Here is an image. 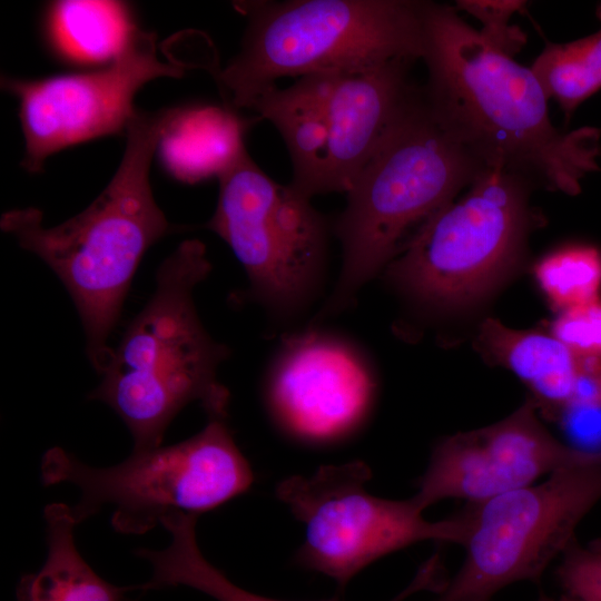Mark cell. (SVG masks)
<instances>
[{
  "mask_svg": "<svg viewBox=\"0 0 601 601\" xmlns=\"http://www.w3.org/2000/svg\"><path fill=\"white\" fill-rule=\"evenodd\" d=\"M239 52L213 75L225 105L249 109L284 77L354 71L422 55L421 1H237Z\"/></svg>",
  "mask_w": 601,
  "mask_h": 601,
  "instance_id": "cell-5",
  "label": "cell"
},
{
  "mask_svg": "<svg viewBox=\"0 0 601 601\" xmlns=\"http://www.w3.org/2000/svg\"><path fill=\"white\" fill-rule=\"evenodd\" d=\"M539 601H581V600L569 597V595L562 597L560 599H553V598L543 595L539 599Z\"/></svg>",
  "mask_w": 601,
  "mask_h": 601,
  "instance_id": "cell-26",
  "label": "cell"
},
{
  "mask_svg": "<svg viewBox=\"0 0 601 601\" xmlns=\"http://www.w3.org/2000/svg\"><path fill=\"white\" fill-rule=\"evenodd\" d=\"M476 344L489 359L512 371L531 390L539 411L559 417L570 408L583 355L552 334L510 328L494 318L481 324Z\"/></svg>",
  "mask_w": 601,
  "mask_h": 601,
  "instance_id": "cell-15",
  "label": "cell"
},
{
  "mask_svg": "<svg viewBox=\"0 0 601 601\" xmlns=\"http://www.w3.org/2000/svg\"><path fill=\"white\" fill-rule=\"evenodd\" d=\"M533 185L486 167L439 210L381 273L415 307L444 312L485 295L519 259L534 219Z\"/></svg>",
  "mask_w": 601,
  "mask_h": 601,
  "instance_id": "cell-8",
  "label": "cell"
},
{
  "mask_svg": "<svg viewBox=\"0 0 601 601\" xmlns=\"http://www.w3.org/2000/svg\"><path fill=\"white\" fill-rule=\"evenodd\" d=\"M250 124L226 105L170 110L158 142L159 156L181 183L219 178L247 155L244 136Z\"/></svg>",
  "mask_w": 601,
  "mask_h": 601,
  "instance_id": "cell-17",
  "label": "cell"
},
{
  "mask_svg": "<svg viewBox=\"0 0 601 601\" xmlns=\"http://www.w3.org/2000/svg\"><path fill=\"white\" fill-rule=\"evenodd\" d=\"M538 414L535 402L528 398L492 425L442 439L412 496L418 508L424 511L447 499L482 503L588 462L599 453L560 442Z\"/></svg>",
  "mask_w": 601,
  "mask_h": 601,
  "instance_id": "cell-13",
  "label": "cell"
},
{
  "mask_svg": "<svg viewBox=\"0 0 601 601\" xmlns=\"http://www.w3.org/2000/svg\"><path fill=\"white\" fill-rule=\"evenodd\" d=\"M48 31L53 47L67 60L100 63L121 55L137 29L122 2L61 0L50 6Z\"/></svg>",
  "mask_w": 601,
  "mask_h": 601,
  "instance_id": "cell-20",
  "label": "cell"
},
{
  "mask_svg": "<svg viewBox=\"0 0 601 601\" xmlns=\"http://www.w3.org/2000/svg\"><path fill=\"white\" fill-rule=\"evenodd\" d=\"M485 168L435 116L421 89L346 193L332 225L341 268L309 323L351 308L363 287Z\"/></svg>",
  "mask_w": 601,
  "mask_h": 601,
  "instance_id": "cell-3",
  "label": "cell"
},
{
  "mask_svg": "<svg viewBox=\"0 0 601 601\" xmlns=\"http://www.w3.org/2000/svg\"><path fill=\"white\" fill-rule=\"evenodd\" d=\"M551 334L580 355L601 357V298L560 312Z\"/></svg>",
  "mask_w": 601,
  "mask_h": 601,
  "instance_id": "cell-25",
  "label": "cell"
},
{
  "mask_svg": "<svg viewBox=\"0 0 601 601\" xmlns=\"http://www.w3.org/2000/svg\"><path fill=\"white\" fill-rule=\"evenodd\" d=\"M190 65L162 61L154 33L137 30L126 50L104 69L40 80L6 78L19 100L26 140L22 165L39 171L52 154L75 144L127 129L138 90L159 77H181Z\"/></svg>",
  "mask_w": 601,
  "mask_h": 601,
  "instance_id": "cell-12",
  "label": "cell"
},
{
  "mask_svg": "<svg viewBox=\"0 0 601 601\" xmlns=\"http://www.w3.org/2000/svg\"><path fill=\"white\" fill-rule=\"evenodd\" d=\"M370 467L361 461L323 465L313 475L280 481L276 496L305 528L294 561L333 579L339 590L376 560L423 541L463 544L464 511L428 521L413 497L372 495Z\"/></svg>",
  "mask_w": 601,
  "mask_h": 601,
  "instance_id": "cell-10",
  "label": "cell"
},
{
  "mask_svg": "<svg viewBox=\"0 0 601 601\" xmlns=\"http://www.w3.org/2000/svg\"><path fill=\"white\" fill-rule=\"evenodd\" d=\"M48 554L37 573L21 578L18 601H126V588L101 579L80 555L73 538L78 524L71 506L52 503L45 509Z\"/></svg>",
  "mask_w": 601,
  "mask_h": 601,
  "instance_id": "cell-19",
  "label": "cell"
},
{
  "mask_svg": "<svg viewBox=\"0 0 601 601\" xmlns=\"http://www.w3.org/2000/svg\"><path fill=\"white\" fill-rule=\"evenodd\" d=\"M555 577L569 597L601 601V549L574 539L561 555Z\"/></svg>",
  "mask_w": 601,
  "mask_h": 601,
  "instance_id": "cell-24",
  "label": "cell"
},
{
  "mask_svg": "<svg viewBox=\"0 0 601 601\" xmlns=\"http://www.w3.org/2000/svg\"><path fill=\"white\" fill-rule=\"evenodd\" d=\"M534 277L560 312L589 303L599 298L601 253L589 245L562 247L536 263Z\"/></svg>",
  "mask_w": 601,
  "mask_h": 601,
  "instance_id": "cell-22",
  "label": "cell"
},
{
  "mask_svg": "<svg viewBox=\"0 0 601 601\" xmlns=\"http://www.w3.org/2000/svg\"><path fill=\"white\" fill-rule=\"evenodd\" d=\"M592 544L595 545V546H598V548H601V540H600V541H597V542H593Z\"/></svg>",
  "mask_w": 601,
  "mask_h": 601,
  "instance_id": "cell-27",
  "label": "cell"
},
{
  "mask_svg": "<svg viewBox=\"0 0 601 601\" xmlns=\"http://www.w3.org/2000/svg\"><path fill=\"white\" fill-rule=\"evenodd\" d=\"M376 393V374L364 348L321 324L282 334L263 382L274 424L288 437L315 446L357 433Z\"/></svg>",
  "mask_w": 601,
  "mask_h": 601,
  "instance_id": "cell-11",
  "label": "cell"
},
{
  "mask_svg": "<svg viewBox=\"0 0 601 601\" xmlns=\"http://www.w3.org/2000/svg\"><path fill=\"white\" fill-rule=\"evenodd\" d=\"M197 518L181 513L165 518L161 525L171 535L170 544L160 551L137 550V554L152 565V577L144 589L181 584L199 590L217 601H285L244 590L209 563L196 541ZM446 581L443 559L436 552L418 568L408 585L390 601H404L421 591L437 593ZM323 601H339V598Z\"/></svg>",
  "mask_w": 601,
  "mask_h": 601,
  "instance_id": "cell-16",
  "label": "cell"
},
{
  "mask_svg": "<svg viewBox=\"0 0 601 601\" xmlns=\"http://www.w3.org/2000/svg\"><path fill=\"white\" fill-rule=\"evenodd\" d=\"M170 110L136 112L122 159L110 183L81 213L47 227L41 210L12 209L0 227L42 259L62 282L80 316L86 354L98 374L112 348V332L147 249L175 228L157 205L149 181L152 156Z\"/></svg>",
  "mask_w": 601,
  "mask_h": 601,
  "instance_id": "cell-2",
  "label": "cell"
},
{
  "mask_svg": "<svg viewBox=\"0 0 601 601\" xmlns=\"http://www.w3.org/2000/svg\"><path fill=\"white\" fill-rule=\"evenodd\" d=\"M526 6L521 0H459L456 10H463L482 23L481 35L494 47L514 56L526 43V35L510 19Z\"/></svg>",
  "mask_w": 601,
  "mask_h": 601,
  "instance_id": "cell-23",
  "label": "cell"
},
{
  "mask_svg": "<svg viewBox=\"0 0 601 601\" xmlns=\"http://www.w3.org/2000/svg\"><path fill=\"white\" fill-rule=\"evenodd\" d=\"M40 471L45 485L79 487L80 500L71 508L78 524L110 505L111 525L122 534H144L173 514L198 516L247 492L254 482L226 418H208L199 433L179 443L134 450L109 467L87 465L56 446L43 454Z\"/></svg>",
  "mask_w": 601,
  "mask_h": 601,
  "instance_id": "cell-7",
  "label": "cell"
},
{
  "mask_svg": "<svg viewBox=\"0 0 601 601\" xmlns=\"http://www.w3.org/2000/svg\"><path fill=\"white\" fill-rule=\"evenodd\" d=\"M595 14L601 22V3ZM546 97L554 99L566 119L601 89V27L564 43H548L531 66Z\"/></svg>",
  "mask_w": 601,
  "mask_h": 601,
  "instance_id": "cell-21",
  "label": "cell"
},
{
  "mask_svg": "<svg viewBox=\"0 0 601 601\" xmlns=\"http://www.w3.org/2000/svg\"><path fill=\"white\" fill-rule=\"evenodd\" d=\"M423 95L441 122L486 167L570 196L600 169L601 130L553 125L531 67L494 47L456 8L421 1Z\"/></svg>",
  "mask_w": 601,
  "mask_h": 601,
  "instance_id": "cell-1",
  "label": "cell"
},
{
  "mask_svg": "<svg viewBox=\"0 0 601 601\" xmlns=\"http://www.w3.org/2000/svg\"><path fill=\"white\" fill-rule=\"evenodd\" d=\"M218 179L206 227L243 266L248 280L243 300L263 308L282 334L297 329L326 298L332 225L311 198L268 177L248 154Z\"/></svg>",
  "mask_w": 601,
  "mask_h": 601,
  "instance_id": "cell-6",
  "label": "cell"
},
{
  "mask_svg": "<svg viewBox=\"0 0 601 601\" xmlns=\"http://www.w3.org/2000/svg\"><path fill=\"white\" fill-rule=\"evenodd\" d=\"M413 60L354 71L322 72L327 156L325 193H347L387 132L420 92Z\"/></svg>",
  "mask_w": 601,
  "mask_h": 601,
  "instance_id": "cell-14",
  "label": "cell"
},
{
  "mask_svg": "<svg viewBox=\"0 0 601 601\" xmlns=\"http://www.w3.org/2000/svg\"><path fill=\"white\" fill-rule=\"evenodd\" d=\"M249 109L280 132L292 161L290 186L311 199L324 194L327 134L322 72L300 77L287 88L264 90Z\"/></svg>",
  "mask_w": 601,
  "mask_h": 601,
  "instance_id": "cell-18",
  "label": "cell"
},
{
  "mask_svg": "<svg viewBox=\"0 0 601 601\" xmlns=\"http://www.w3.org/2000/svg\"><path fill=\"white\" fill-rule=\"evenodd\" d=\"M211 264L205 245L184 240L158 267L156 288L130 322L89 398L115 411L134 450L161 445L174 417L198 402L208 418H227L230 394L217 376L230 354L205 329L194 290Z\"/></svg>",
  "mask_w": 601,
  "mask_h": 601,
  "instance_id": "cell-4",
  "label": "cell"
},
{
  "mask_svg": "<svg viewBox=\"0 0 601 601\" xmlns=\"http://www.w3.org/2000/svg\"><path fill=\"white\" fill-rule=\"evenodd\" d=\"M601 500V452L541 483L467 504L464 561L433 601H491L520 581L538 582Z\"/></svg>",
  "mask_w": 601,
  "mask_h": 601,
  "instance_id": "cell-9",
  "label": "cell"
}]
</instances>
